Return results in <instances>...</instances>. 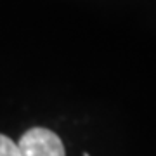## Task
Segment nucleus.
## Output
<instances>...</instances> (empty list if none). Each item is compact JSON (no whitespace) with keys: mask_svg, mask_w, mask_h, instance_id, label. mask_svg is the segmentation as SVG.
<instances>
[{"mask_svg":"<svg viewBox=\"0 0 156 156\" xmlns=\"http://www.w3.org/2000/svg\"><path fill=\"white\" fill-rule=\"evenodd\" d=\"M17 149L21 156H66L59 135L42 127L28 130L19 139Z\"/></svg>","mask_w":156,"mask_h":156,"instance_id":"obj_1","label":"nucleus"},{"mask_svg":"<svg viewBox=\"0 0 156 156\" xmlns=\"http://www.w3.org/2000/svg\"><path fill=\"white\" fill-rule=\"evenodd\" d=\"M0 156H21L17 144H14L7 135L0 134Z\"/></svg>","mask_w":156,"mask_h":156,"instance_id":"obj_2","label":"nucleus"}]
</instances>
